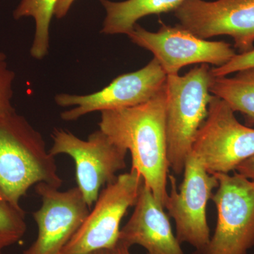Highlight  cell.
<instances>
[{"mask_svg":"<svg viewBox=\"0 0 254 254\" xmlns=\"http://www.w3.org/2000/svg\"><path fill=\"white\" fill-rule=\"evenodd\" d=\"M166 86L143 104L101 112L99 129L116 144L129 150L131 170L143 177L159 204L168 198Z\"/></svg>","mask_w":254,"mask_h":254,"instance_id":"6da1fadb","label":"cell"},{"mask_svg":"<svg viewBox=\"0 0 254 254\" xmlns=\"http://www.w3.org/2000/svg\"><path fill=\"white\" fill-rule=\"evenodd\" d=\"M41 182L59 189L63 183L41 133L16 111L0 117V201L20 207Z\"/></svg>","mask_w":254,"mask_h":254,"instance_id":"7a4b0ae2","label":"cell"},{"mask_svg":"<svg viewBox=\"0 0 254 254\" xmlns=\"http://www.w3.org/2000/svg\"><path fill=\"white\" fill-rule=\"evenodd\" d=\"M213 75L207 64L195 66L184 76H167L166 131L169 168L177 175L185 163L200 127L208 115L214 95L210 86Z\"/></svg>","mask_w":254,"mask_h":254,"instance_id":"3957f363","label":"cell"},{"mask_svg":"<svg viewBox=\"0 0 254 254\" xmlns=\"http://www.w3.org/2000/svg\"><path fill=\"white\" fill-rule=\"evenodd\" d=\"M191 153L210 175L229 174L254 155V129L239 123L230 105L214 95Z\"/></svg>","mask_w":254,"mask_h":254,"instance_id":"277c9868","label":"cell"},{"mask_svg":"<svg viewBox=\"0 0 254 254\" xmlns=\"http://www.w3.org/2000/svg\"><path fill=\"white\" fill-rule=\"evenodd\" d=\"M52 138L50 154L55 157L65 154L72 158L77 187L91 208L102 188L115 181L117 173L126 168L128 151L100 129L83 140L70 132L56 128Z\"/></svg>","mask_w":254,"mask_h":254,"instance_id":"5b68a950","label":"cell"},{"mask_svg":"<svg viewBox=\"0 0 254 254\" xmlns=\"http://www.w3.org/2000/svg\"><path fill=\"white\" fill-rule=\"evenodd\" d=\"M144 181L136 170L121 174L100 192L95 206L60 254H85L113 250L118 245L120 224L136 203Z\"/></svg>","mask_w":254,"mask_h":254,"instance_id":"8992f818","label":"cell"},{"mask_svg":"<svg viewBox=\"0 0 254 254\" xmlns=\"http://www.w3.org/2000/svg\"><path fill=\"white\" fill-rule=\"evenodd\" d=\"M215 175L216 228L205 250L195 254H247L254 246V180L238 173Z\"/></svg>","mask_w":254,"mask_h":254,"instance_id":"52a82bcc","label":"cell"},{"mask_svg":"<svg viewBox=\"0 0 254 254\" xmlns=\"http://www.w3.org/2000/svg\"><path fill=\"white\" fill-rule=\"evenodd\" d=\"M184 179L177 190L175 177L169 175L170 192L165 208L176 224V237L180 244L187 243L202 252L210 242L206 207L218 188V180L210 175L193 153L189 155L184 169Z\"/></svg>","mask_w":254,"mask_h":254,"instance_id":"ba28073f","label":"cell"},{"mask_svg":"<svg viewBox=\"0 0 254 254\" xmlns=\"http://www.w3.org/2000/svg\"><path fill=\"white\" fill-rule=\"evenodd\" d=\"M168 75L153 58L144 67L120 75L108 86L88 95L60 93L56 104L70 108L61 113L62 120L71 122L94 112L131 108L149 101L165 86Z\"/></svg>","mask_w":254,"mask_h":254,"instance_id":"9c48e42d","label":"cell"},{"mask_svg":"<svg viewBox=\"0 0 254 254\" xmlns=\"http://www.w3.org/2000/svg\"><path fill=\"white\" fill-rule=\"evenodd\" d=\"M127 36L136 46L151 52L168 76L178 74L181 68L193 64L221 66L237 55L230 43L201 39L180 25L161 22L159 31L150 32L136 23Z\"/></svg>","mask_w":254,"mask_h":254,"instance_id":"30bf717a","label":"cell"},{"mask_svg":"<svg viewBox=\"0 0 254 254\" xmlns=\"http://www.w3.org/2000/svg\"><path fill=\"white\" fill-rule=\"evenodd\" d=\"M174 13L179 25L201 39L229 36L240 53L254 49V0H186Z\"/></svg>","mask_w":254,"mask_h":254,"instance_id":"8fae6325","label":"cell"},{"mask_svg":"<svg viewBox=\"0 0 254 254\" xmlns=\"http://www.w3.org/2000/svg\"><path fill=\"white\" fill-rule=\"evenodd\" d=\"M42 205L33 213L36 240L23 254H60L81 226L91 208L77 187L61 191L45 182L37 184Z\"/></svg>","mask_w":254,"mask_h":254,"instance_id":"7c38bea8","label":"cell"},{"mask_svg":"<svg viewBox=\"0 0 254 254\" xmlns=\"http://www.w3.org/2000/svg\"><path fill=\"white\" fill-rule=\"evenodd\" d=\"M163 209L143 183L131 218L120 230L118 243L128 248L141 246L147 254H185Z\"/></svg>","mask_w":254,"mask_h":254,"instance_id":"4fadbf2b","label":"cell"},{"mask_svg":"<svg viewBox=\"0 0 254 254\" xmlns=\"http://www.w3.org/2000/svg\"><path fill=\"white\" fill-rule=\"evenodd\" d=\"M186 0H100L106 11L101 33L105 35L131 33L140 18L175 11Z\"/></svg>","mask_w":254,"mask_h":254,"instance_id":"5bb4252c","label":"cell"},{"mask_svg":"<svg viewBox=\"0 0 254 254\" xmlns=\"http://www.w3.org/2000/svg\"><path fill=\"white\" fill-rule=\"evenodd\" d=\"M232 77L212 78L210 91L245 115L248 125H254V67L236 72Z\"/></svg>","mask_w":254,"mask_h":254,"instance_id":"9a60e30c","label":"cell"},{"mask_svg":"<svg viewBox=\"0 0 254 254\" xmlns=\"http://www.w3.org/2000/svg\"><path fill=\"white\" fill-rule=\"evenodd\" d=\"M58 0H21L13 13L14 19L34 18L36 31L30 50L32 58L42 60L50 48V28Z\"/></svg>","mask_w":254,"mask_h":254,"instance_id":"2e32d148","label":"cell"},{"mask_svg":"<svg viewBox=\"0 0 254 254\" xmlns=\"http://www.w3.org/2000/svg\"><path fill=\"white\" fill-rule=\"evenodd\" d=\"M26 229L22 208L0 201V253L6 247L19 242L24 236Z\"/></svg>","mask_w":254,"mask_h":254,"instance_id":"e0dca14e","label":"cell"},{"mask_svg":"<svg viewBox=\"0 0 254 254\" xmlns=\"http://www.w3.org/2000/svg\"><path fill=\"white\" fill-rule=\"evenodd\" d=\"M14 71L8 67L6 60H0V117L16 111L11 103Z\"/></svg>","mask_w":254,"mask_h":254,"instance_id":"ac0fdd59","label":"cell"},{"mask_svg":"<svg viewBox=\"0 0 254 254\" xmlns=\"http://www.w3.org/2000/svg\"><path fill=\"white\" fill-rule=\"evenodd\" d=\"M254 67V49L247 53L237 54L228 63L221 66L211 68L214 77L227 76L230 73Z\"/></svg>","mask_w":254,"mask_h":254,"instance_id":"d6986e66","label":"cell"},{"mask_svg":"<svg viewBox=\"0 0 254 254\" xmlns=\"http://www.w3.org/2000/svg\"><path fill=\"white\" fill-rule=\"evenodd\" d=\"M236 170L242 176L254 180V155L241 163Z\"/></svg>","mask_w":254,"mask_h":254,"instance_id":"ffe728a7","label":"cell"},{"mask_svg":"<svg viewBox=\"0 0 254 254\" xmlns=\"http://www.w3.org/2000/svg\"><path fill=\"white\" fill-rule=\"evenodd\" d=\"M74 1L75 0H58L55 6V16L58 18L64 17Z\"/></svg>","mask_w":254,"mask_h":254,"instance_id":"44dd1931","label":"cell"},{"mask_svg":"<svg viewBox=\"0 0 254 254\" xmlns=\"http://www.w3.org/2000/svg\"><path fill=\"white\" fill-rule=\"evenodd\" d=\"M130 248L127 246L118 243L115 249H114V253L115 254H131L130 252Z\"/></svg>","mask_w":254,"mask_h":254,"instance_id":"7402d4cb","label":"cell"},{"mask_svg":"<svg viewBox=\"0 0 254 254\" xmlns=\"http://www.w3.org/2000/svg\"><path fill=\"white\" fill-rule=\"evenodd\" d=\"M85 254H115V253H114V249L113 250L105 249V250L93 251V252H88Z\"/></svg>","mask_w":254,"mask_h":254,"instance_id":"603a6c76","label":"cell"},{"mask_svg":"<svg viewBox=\"0 0 254 254\" xmlns=\"http://www.w3.org/2000/svg\"><path fill=\"white\" fill-rule=\"evenodd\" d=\"M6 60V56L4 53H1V52H0V60Z\"/></svg>","mask_w":254,"mask_h":254,"instance_id":"cb8c5ba5","label":"cell"},{"mask_svg":"<svg viewBox=\"0 0 254 254\" xmlns=\"http://www.w3.org/2000/svg\"><path fill=\"white\" fill-rule=\"evenodd\" d=\"M0 254H2V253H0Z\"/></svg>","mask_w":254,"mask_h":254,"instance_id":"d4e9b609","label":"cell"}]
</instances>
